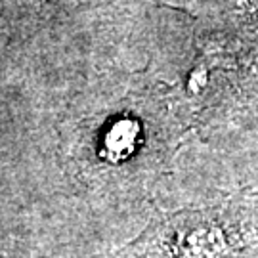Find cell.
I'll return each instance as SVG.
<instances>
[{
    "mask_svg": "<svg viewBox=\"0 0 258 258\" xmlns=\"http://www.w3.org/2000/svg\"><path fill=\"white\" fill-rule=\"evenodd\" d=\"M258 243V197L172 214L136 243L132 258H233Z\"/></svg>",
    "mask_w": 258,
    "mask_h": 258,
    "instance_id": "1",
    "label": "cell"
}]
</instances>
